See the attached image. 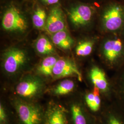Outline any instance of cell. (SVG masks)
<instances>
[{
	"label": "cell",
	"instance_id": "obj_16",
	"mask_svg": "<svg viewBox=\"0 0 124 124\" xmlns=\"http://www.w3.org/2000/svg\"><path fill=\"white\" fill-rule=\"evenodd\" d=\"M58 59L52 55L45 58L37 68L38 73L46 77L52 76L53 68Z\"/></svg>",
	"mask_w": 124,
	"mask_h": 124
},
{
	"label": "cell",
	"instance_id": "obj_15",
	"mask_svg": "<svg viewBox=\"0 0 124 124\" xmlns=\"http://www.w3.org/2000/svg\"><path fill=\"white\" fill-rule=\"evenodd\" d=\"M100 92L98 88L94 87L93 92L86 93L85 96V100L89 108L93 112H97L101 107Z\"/></svg>",
	"mask_w": 124,
	"mask_h": 124
},
{
	"label": "cell",
	"instance_id": "obj_14",
	"mask_svg": "<svg viewBox=\"0 0 124 124\" xmlns=\"http://www.w3.org/2000/svg\"><path fill=\"white\" fill-rule=\"evenodd\" d=\"M52 40L55 46L64 50L70 49L74 44V40L65 30L53 34Z\"/></svg>",
	"mask_w": 124,
	"mask_h": 124
},
{
	"label": "cell",
	"instance_id": "obj_23",
	"mask_svg": "<svg viewBox=\"0 0 124 124\" xmlns=\"http://www.w3.org/2000/svg\"><path fill=\"white\" fill-rule=\"evenodd\" d=\"M41 2L46 5H53L57 3L59 0H40Z\"/></svg>",
	"mask_w": 124,
	"mask_h": 124
},
{
	"label": "cell",
	"instance_id": "obj_7",
	"mask_svg": "<svg viewBox=\"0 0 124 124\" xmlns=\"http://www.w3.org/2000/svg\"><path fill=\"white\" fill-rule=\"evenodd\" d=\"M76 76L81 81L82 76L75 62L68 58L58 59L53 68V77L55 79Z\"/></svg>",
	"mask_w": 124,
	"mask_h": 124
},
{
	"label": "cell",
	"instance_id": "obj_3",
	"mask_svg": "<svg viewBox=\"0 0 124 124\" xmlns=\"http://www.w3.org/2000/svg\"><path fill=\"white\" fill-rule=\"evenodd\" d=\"M2 26L5 31L23 32L27 29L26 19L22 13L14 6L8 8L3 15Z\"/></svg>",
	"mask_w": 124,
	"mask_h": 124
},
{
	"label": "cell",
	"instance_id": "obj_24",
	"mask_svg": "<svg viewBox=\"0 0 124 124\" xmlns=\"http://www.w3.org/2000/svg\"><path fill=\"white\" fill-rule=\"evenodd\" d=\"M122 33H123V35L124 36V25H123V28H122Z\"/></svg>",
	"mask_w": 124,
	"mask_h": 124
},
{
	"label": "cell",
	"instance_id": "obj_10",
	"mask_svg": "<svg viewBox=\"0 0 124 124\" xmlns=\"http://www.w3.org/2000/svg\"><path fill=\"white\" fill-rule=\"evenodd\" d=\"M66 23L62 9L58 6H55L51 9L46 22L47 31L53 34L58 31L65 30Z\"/></svg>",
	"mask_w": 124,
	"mask_h": 124
},
{
	"label": "cell",
	"instance_id": "obj_4",
	"mask_svg": "<svg viewBox=\"0 0 124 124\" xmlns=\"http://www.w3.org/2000/svg\"><path fill=\"white\" fill-rule=\"evenodd\" d=\"M18 117L22 124H41L44 117L41 109L35 105L21 101L15 103Z\"/></svg>",
	"mask_w": 124,
	"mask_h": 124
},
{
	"label": "cell",
	"instance_id": "obj_20",
	"mask_svg": "<svg viewBox=\"0 0 124 124\" xmlns=\"http://www.w3.org/2000/svg\"><path fill=\"white\" fill-rule=\"evenodd\" d=\"M47 16L44 9L38 7L35 10L32 16V21L34 26L38 29H43L46 27Z\"/></svg>",
	"mask_w": 124,
	"mask_h": 124
},
{
	"label": "cell",
	"instance_id": "obj_17",
	"mask_svg": "<svg viewBox=\"0 0 124 124\" xmlns=\"http://www.w3.org/2000/svg\"><path fill=\"white\" fill-rule=\"evenodd\" d=\"M53 44L47 37L42 36L36 41V50L40 54L51 56L55 52Z\"/></svg>",
	"mask_w": 124,
	"mask_h": 124
},
{
	"label": "cell",
	"instance_id": "obj_5",
	"mask_svg": "<svg viewBox=\"0 0 124 124\" xmlns=\"http://www.w3.org/2000/svg\"><path fill=\"white\" fill-rule=\"evenodd\" d=\"M3 57V69L5 72L9 74L17 73L26 62L25 53L17 48H12L7 50Z\"/></svg>",
	"mask_w": 124,
	"mask_h": 124
},
{
	"label": "cell",
	"instance_id": "obj_19",
	"mask_svg": "<svg viewBox=\"0 0 124 124\" xmlns=\"http://www.w3.org/2000/svg\"><path fill=\"white\" fill-rule=\"evenodd\" d=\"M75 86V84L73 80H64L55 86L52 90V92L54 95L57 96L65 95L72 92Z\"/></svg>",
	"mask_w": 124,
	"mask_h": 124
},
{
	"label": "cell",
	"instance_id": "obj_12",
	"mask_svg": "<svg viewBox=\"0 0 124 124\" xmlns=\"http://www.w3.org/2000/svg\"><path fill=\"white\" fill-rule=\"evenodd\" d=\"M104 124H124V109L114 98L107 108Z\"/></svg>",
	"mask_w": 124,
	"mask_h": 124
},
{
	"label": "cell",
	"instance_id": "obj_8",
	"mask_svg": "<svg viewBox=\"0 0 124 124\" xmlns=\"http://www.w3.org/2000/svg\"><path fill=\"white\" fill-rule=\"evenodd\" d=\"M93 8L88 5L80 4L72 8L69 12V18L76 27H81L87 25L92 19Z\"/></svg>",
	"mask_w": 124,
	"mask_h": 124
},
{
	"label": "cell",
	"instance_id": "obj_13",
	"mask_svg": "<svg viewBox=\"0 0 124 124\" xmlns=\"http://www.w3.org/2000/svg\"><path fill=\"white\" fill-rule=\"evenodd\" d=\"M112 85L113 97L124 109V63L118 69Z\"/></svg>",
	"mask_w": 124,
	"mask_h": 124
},
{
	"label": "cell",
	"instance_id": "obj_6",
	"mask_svg": "<svg viewBox=\"0 0 124 124\" xmlns=\"http://www.w3.org/2000/svg\"><path fill=\"white\" fill-rule=\"evenodd\" d=\"M42 87V83L38 78L28 76L18 83L16 88V92L21 97L32 99L40 93Z\"/></svg>",
	"mask_w": 124,
	"mask_h": 124
},
{
	"label": "cell",
	"instance_id": "obj_9",
	"mask_svg": "<svg viewBox=\"0 0 124 124\" xmlns=\"http://www.w3.org/2000/svg\"><path fill=\"white\" fill-rule=\"evenodd\" d=\"M89 76L94 87L98 88L100 93L108 97L113 95L112 85L108 80L105 73L101 68L93 67L89 72Z\"/></svg>",
	"mask_w": 124,
	"mask_h": 124
},
{
	"label": "cell",
	"instance_id": "obj_21",
	"mask_svg": "<svg viewBox=\"0 0 124 124\" xmlns=\"http://www.w3.org/2000/svg\"><path fill=\"white\" fill-rule=\"evenodd\" d=\"M94 42L91 40H86L80 42L76 48V53L80 57H86L91 54Z\"/></svg>",
	"mask_w": 124,
	"mask_h": 124
},
{
	"label": "cell",
	"instance_id": "obj_11",
	"mask_svg": "<svg viewBox=\"0 0 124 124\" xmlns=\"http://www.w3.org/2000/svg\"><path fill=\"white\" fill-rule=\"evenodd\" d=\"M66 110L61 105H49L44 116V124H69Z\"/></svg>",
	"mask_w": 124,
	"mask_h": 124
},
{
	"label": "cell",
	"instance_id": "obj_2",
	"mask_svg": "<svg viewBox=\"0 0 124 124\" xmlns=\"http://www.w3.org/2000/svg\"><path fill=\"white\" fill-rule=\"evenodd\" d=\"M102 25L105 31L115 34L122 30L124 24V10L120 5H111L102 16Z\"/></svg>",
	"mask_w": 124,
	"mask_h": 124
},
{
	"label": "cell",
	"instance_id": "obj_1",
	"mask_svg": "<svg viewBox=\"0 0 124 124\" xmlns=\"http://www.w3.org/2000/svg\"><path fill=\"white\" fill-rule=\"evenodd\" d=\"M103 58L108 66L118 69L124 63V39L112 36L104 40L102 46Z\"/></svg>",
	"mask_w": 124,
	"mask_h": 124
},
{
	"label": "cell",
	"instance_id": "obj_18",
	"mask_svg": "<svg viewBox=\"0 0 124 124\" xmlns=\"http://www.w3.org/2000/svg\"><path fill=\"white\" fill-rule=\"evenodd\" d=\"M74 124H88L87 117L83 107L79 103H74L71 108Z\"/></svg>",
	"mask_w": 124,
	"mask_h": 124
},
{
	"label": "cell",
	"instance_id": "obj_22",
	"mask_svg": "<svg viewBox=\"0 0 124 124\" xmlns=\"http://www.w3.org/2000/svg\"><path fill=\"white\" fill-rule=\"evenodd\" d=\"M7 121V116L4 108L0 103V124H6Z\"/></svg>",
	"mask_w": 124,
	"mask_h": 124
}]
</instances>
